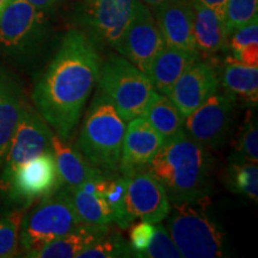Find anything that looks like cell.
Wrapping results in <instances>:
<instances>
[{
  "mask_svg": "<svg viewBox=\"0 0 258 258\" xmlns=\"http://www.w3.org/2000/svg\"><path fill=\"white\" fill-rule=\"evenodd\" d=\"M96 43L82 30L64 35L56 54L37 80L32 101L55 134L69 140L82 117L101 70Z\"/></svg>",
  "mask_w": 258,
  "mask_h": 258,
  "instance_id": "obj_1",
  "label": "cell"
},
{
  "mask_svg": "<svg viewBox=\"0 0 258 258\" xmlns=\"http://www.w3.org/2000/svg\"><path fill=\"white\" fill-rule=\"evenodd\" d=\"M212 157L185 132L165 141L147 170L165 189L171 203L203 205L211 190Z\"/></svg>",
  "mask_w": 258,
  "mask_h": 258,
  "instance_id": "obj_2",
  "label": "cell"
},
{
  "mask_svg": "<svg viewBox=\"0 0 258 258\" xmlns=\"http://www.w3.org/2000/svg\"><path fill=\"white\" fill-rule=\"evenodd\" d=\"M125 127L124 118L110 99L99 91L84 118L78 140L79 151L98 169L120 171Z\"/></svg>",
  "mask_w": 258,
  "mask_h": 258,
  "instance_id": "obj_3",
  "label": "cell"
},
{
  "mask_svg": "<svg viewBox=\"0 0 258 258\" xmlns=\"http://www.w3.org/2000/svg\"><path fill=\"white\" fill-rule=\"evenodd\" d=\"M97 83L124 121L143 116L156 93L146 73L115 54L101 64Z\"/></svg>",
  "mask_w": 258,
  "mask_h": 258,
  "instance_id": "obj_4",
  "label": "cell"
},
{
  "mask_svg": "<svg viewBox=\"0 0 258 258\" xmlns=\"http://www.w3.org/2000/svg\"><path fill=\"white\" fill-rule=\"evenodd\" d=\"M84 224L79 220L66 188L50 194L23 215L19 228V245L25 257Z\"/></svg>",
  "mask_w": 258,
  "mask_h": 258,
  "instance_id": "obj_5",
  "label": "cell"
},
{
  "mask_svg": "<svg viewBox=\"0 0 258 258\" xmlns=\"http://www.w3.org/2000/svg\"><path fill=\"white\" fill-rule=\"evenodd\" d=\"M167 228L180 257L219 258L225 254V234L195 203H172Z\"/></svg>",
  "mask_w": 258,
  "mask_h": 258,
  "instance_id": "obj_6",
  "label": "cell"
},
{
  "mask_svg": "<svg viewBox=\"0 0 258 258\" xmlns=\"http://www.w3.org/2000/svg\"><path fill=\"white\" fill-rule=\"evenodd\" d=\"M46 11L28 0H10L0 17V49L24 57L36 49L46 32Z\"/></svg>",
  "mask_w": 258,
  "mask_h": 258,
  "instance_id": "obj_7",
  "label": "cell"
},
{
  "mask_svg": "<svg viewBox=\"0 0 258 258\" xmlns=\"http://www.w3.org/2000/svg\"><path fill=\"white\" fill-rule=\"evenodd\" d=\"M53 132L37 110L25 105L2 163L0 189L5 191L14 173L22 165L50 150Z\"/></svg>",
  "mask_w": 258,
  "mask_h": 258,
  "instance_id": "obj_8",
  "label": "cell"
},
{
  "mask_svg": "<svg viewBox=\"0 0 258 258\" xmlns=\"http://www.w3.org/2000/svg\"><path fill=\"white\" fill-rule=\"evenodd\" d=\"M138 0H80L77 19L95 43L114 48L133 17Z\"/></svg>",
  "mask_w": 258,
  "mask_h": 258,
  "instance_id": "obj_9",
  "label": "cell"
},
{
  "mask_svg": "<svg viewBox=\"0 0 258 258\" xmlns=\"http://www.w3.org/2000/svg\"><path fill=\"white\" fill-rule=\"evenodd\" d=\"M164 44L165 42L153 14L138 0L133 17L114 48L147 74L154 56Z\"/></svg>",
  "mask_w": 258,
  "mask_h": 258,
  "instance_id": "obj_10",
  "label": "cell"
},
{
  "mask_svg": "<svg viewBox=\"0 0 258 258\" xmlns=\"http://www.w3.org/2000/svg\"><path fill=\"white\" fill-rule=\"evenodd\" d=\"M62 186L51 151L29 160L16 171L5 194L11 202L29 206Z\"/></svg>",
  "mask_w": 258,
  "mask_h": 258,
  "instance_id": "obj_11",
  "label": "cell"
},
{
  "mask_svg": "<svg viewBox=\"0 0 258 258\" xmlns=\"http://www.w3.org/2000/svg\"><path fill=\"white\" fill-rule=\"evenodd\" d=\"M127 183L125 212L129 221L135 219L157 224L167 217L171 202L165 189L147 169H138L123 175Z\"/></svg>",
  "mask_w": 258,
  "mask_h": 258,
  "instance_id": "obj_12",
  "label": "cell"
},
{
  "mask_svg": "<svg viewBox=\"0 0 258 258\" xmlns=\"http://www.w3.org/2000/svg\"><path fill=\"white\" fill-rule=\"evenodd\" d=\"M233 97L215 92L196 110L184 117L183 131L205 147L224 143L230 131Z\"/></svg>",
  "mask_w": 258,
  "mask_h": 258,
  "instance_id": "obj_13",
  "label": "cell"
},
{
  "mask_svg": "<svg viewBox=\"0 0 258 258\" xmlns=\"http://www.w3.org/2000/svg\"><path fill=\"white\" fill-rule=\"evenodd\" d=\"M219 82L214 67L199 59L179 77L167 97L185 117L218 91Z\"/></svg>",
  "mask_w": 258,
  "mask_h": 258,
  "instance_id": "obj_14",
  "label": "cell"
},
{
  "mask_svg": "<svg viewBox=\"0 0 258 258\" xmlns=\"http://www.w3.org/2000/svg\"><path fill=\"white\" fill-rule=\"evenodd\" d=\"M152 9L165 44L200 55L194 41L191 0H164Z\"/></svg>",
  "mask_w": 258,
  "mask_h": 258,
  "instance_id": "obj_15",
  "label": "cell"
},
{
  "mask_svg": "<svg viewBox=\"0 0 258 258\" xmlns=\"http://www.w3.org/2000/svg\"><path fill=\"white\" fill-rule=\"evenodd\" d=\"M163 144V138L144 116L128 121L122 144L120 172L128 175L132 171L146 167Z\"/></svg>",
  "mask_w": 258,
  "mask_h": 258,
  "instance_id": "obj_16",
  "label": "cell"
},
{
  "mask_svg": "<svg viewBox=\"0 0 258 258\" xmlns=\"http://www.w3.org/2000/svg\"><path fill=\"white\" fill-rule=\"evenodd\" d=\"M27 103L16 77L0 67V166Z\"/></svg>",
  "mask_w": 258,
  "mask_h": 258,
  "instance_id": "obj_17",
  "label": "cell"
},
{
  "mask_svg": "<svg viewBox=\"0 0 258 258\" xmlns=\"http://www.w3.org/2000/svg\"><path fill=\"white\" fill-rule=\"evenodd\" d=\"M50 150L55 160L61 184L69 188H79L89 180L99 178L103 175L102 170L93 166L83 156L79 150L67 144L59 135H51Z\"/></svg>",
  "mask_w": 258,
  "mask_h": 258,
  "instance_id": "obj_18",
  "label": "cell"
},
{
  "mask_svg": "<svg viewBox=\"0 0 258 258\" xmlns=\"http://www.w3.org/2000/svg\"><path fill=\"white\" fill-rule=\"evenodd\" d=\"M198 54L164 44L151 63L147 77L154 91L169 96L179 77L199 60Z\"/></svg>",
  "mask_w": 258,
  "mask_h": 258,
  "instance_id": "obj_19",
  "label": "cell"
},
{
  "mask_svg": "<svg viewBox=\"0 0 258 258\" xmlns=\"http://www.w3.org/2000/svg\"><path fill=\"white\" fill-rule=\"evenodd\" d=\"M194 9V41L199 54L214 55L227 47L224 19L214 10L191 0Z\"/></svg>",
  "mask_w": 258,
  "mask_h": 258,
  "instance_id": "obj_20",
  "label": "cell"
},
{
  "mask_svg": "<svg viewBox=\"0 0 258 258\" xmlns=\"http://www.w3.org/2000/svg\"><path fill=\"white\" fill-rule=\"evenodd\" d=\"M110 231L109 226H88L83 225L70 233L57 238L51 243L27 257L31 258H78L84 250L105 235Z\"/></svg>",
  "mask_w": 258,
  "mask_h": 258,
  "instance_id": "obj_21",
  "label": "cell"
},
{
  "mask_svg": "<svg viewBox=\"0 0 258 258\" xmlns=\"http://www.w3.org/2000/svg\"><path fill=\"white\" fill-rule=\"evenodd\" d=\"M227 93L238 97L250 105L258 102V67L247 66L235 60L227 59L219 79Z\"/></svg>",
  "mask_w": 258,
  "mask_h": 258,
  "instance_id": "obj_22",
  "label": "cell"
},
{
  "mask_svg": "<svg viewBox=\"0 0 258 258\" xmlns=\"http://www.w3.org/2000/svg\"><path fill=\"white\" fill-rule=\"evenodd\" d=\"M143 116L163 138L164 143L184 132V117L167 96L154 93Z\"/></svg>",
  "mask_w": 258,
  "mask_h": 258,
  "instance_id": "obj_23",
  "label": "cell"
},
{
  "mask_svg": "<svg viewBox=\"0 0 258 258\" xmlns=\"http://www.w3.org/2000/svg\"><path fill=\"white\" fill-rule=\"evenodd\" d=\"M71 202L79 220L88 226H109L114 222L111 208L102 196L88 192L80 188H69Z\"/></svg>",
  "mask_w": 258,
  "mask_h": 258,
  "instance_id": "obj_24",
  "label": "cell"
},
{
  "mask_svg": "<svg viewBox=\"0 0 258 258\" xmlns=\"http://www.w3.org/2000/svg\"><path fill=\"white\" fill-rule=\"evenodd\" d=\"M227 47L235 60L258 67V17L232 30L227 36Z\"/></svg>",
  "mask_w": 258,
  "mask_h": 258,
  "instance_id": "obj_25",
  "label": "cell"
},
{
  "mask_svg": "<svg viewBox=\"0 0 258 258\" xmlns=\"http://www.w3.org/2000/svg\"><path fill=\"white\" fill-rule=\"evenodd\" d=\"M230 186L234 192L246 196L251 201L258 199V166L247 160H234L228 171Z\"/></svg>",
  "mask_w": 258,
  "mask_h": 258,
  "instance_id": "obj_26",
  "label": "cell"
},
{
  "mask_svg": "<svg viewBox=\"0 0 258 258\" xmlns=\"http://www.w3.org/2000/svg\"><path fill=\"white\" fill-rule=\"evenodd\" d=\"M115 257H137L131 244L117 233L110 234V231L91 246L85 249L78 258H115Z\"/></svg>",
  "mask_w": 258,
  "mask_h": 258,
  "instance_id": "obj_27",
  "label": "cell"
},
{
  "mask_svg": "<svg viewBox=\"0 0 258 258\" xmlns=\"http://www.w3.org/2000/svg\"><path fill=\"white\" fill-rule=\"evenodd\" d=\"M125 191H127V183H125L124 176L108 177L103 199L111 208L114 221L121 228H128L129 226H132V222L129 221L127 212H125Z\"/></svg>",
  "mask_w": 258,
  "mask_h": 258,
  "instance_id": "obj_28",
  "label": "cell"
},
{
  "mask_svg": "<svg viewBox=\"0 0 258 258\" xmlns=\"http://www.w3.org/2000/svg\"><path fill=\"white\" fill-rule=\"evenodd\" d=\"M22 218V211H14L0 217V258L17 256Z\"/></svg>",
  "mask_w": 258,
  "mask_h": 258,
  "instance_id": "obj_29",
  "label": "cell"
},
{
  "mask_svg": "<svg viewBox=\"0 0 258 258\" xmlns=\"http://www.w3.org/2000/svg\"><path fill=\"white\" fill-rule=\"evenodd\" d=\"M258 17V0H227L224 12V24L228 34L234 29Z\"/></svg>",
  "mask_w": 258,
  "mask_h": 258,
  "instance_id": "obj_30",
  "label": "cell"
},
{
  "mask_svg": "<svg viewBox=\"0 0 258 258\" xmlns=\"http://www.w3.org/2000/svg\"><path fill=\"white\" fill-rule=\"evenodd\" d=\"M146 258H179L180 253L173 243L169 231L160 222L154 225L150 244L143 253Z\"/></svg>",
  "mask_w": 258,
  "mask_h": 258,
  "instance_id": "obj_31",
  "label": "cell"
},
{
  "mask_svg": "<svg viewBox=\"0 0 258 258\" xmlns=\"http://www.w3.org/2000/svg\"><path fill=\"white\" fill-rule=\"evenodd\" d=\"M238 158L235 160H247L257 163L258 160V129L256 123L247 122L241 132L237 146Z\"/></svg>",
  "mask_w": 258,
  "mask_h": 258,
  "instance_id": "obj_32",
  "label": "cell"
},
{
  "mask_svg": "<svg viewBox=\"0 0 258 258\" xmlns=\"http://www.w3.org/2000/svg\"><path fill=\"white\" fill-rule=\"evenodd\" d=\"M154 231V224L141 221L134 225L131 228V234H129V244L132 249L134 250L135 256L143 257V253L150 244L151 238H152Z\"/></svg>",
  "mask_w": 258,
  "mask_h": 258,
  "instance_id": "obj_33",
  "label": "cell"
},
{
  "mask_svg": "<svg viewBox=\"0 0 258 258\" xmlns=\"http://www.w3.org/2000/svg\"><path fill=\"white\" fill-rule=\"evenodd\" d=\"M194 2L199 3V4H202L205 6H208L212 10H214L217 14L220 16V17L224 19V12H225V6L226 2L227 0H194Z\"/></svg>",
  "mask_w": 258,
  "mask_h": 258,
  "instance_id": "obj_34",
  "label": "cell"
},
{
  "mask_svg": "<svg viewBox=\"0 0 258 258\" xmlns=\"http://www.w3.org/2000/svg\"><path fill=\"white\" fill-rule=\"evenodd\" d=\"M29 3H31L32 5L36 6L37 9L40 10H43V11H48V10H50L53 8L54 5L56 4L59 0H28Z\"/></svg>",
  "mask_w": 258,
  "mask_h": 258,
  "instance_id": "obj_35",
  "label": "cell"
},
{
  "mask_svg": "<svg viewBox=\"0 0 258 258\" xmlns=\"http://www.w3.org/2000/svg\"><path fill=\"white\" fill-rule=\"evenodd\" d=\"M143 2L145 3V4L150 5V6H151V8H152V6H154V5H157V4H159V3H161V2H164V0H143Z\"/></svg>",
  "mask_w": 258,
  "mask_h": 258,
  "instance_id": "obj_36",
  "label": "cell"
},
{
  "mask_svg": "<svg viewBox=\"0 0 258 258\" xmlns=\"http://www.w3.org/2000/svg\"><path fill=\"white\" fill-rule=\"evenodd\" d=\"M10 0H0V17H2L3 12H4V10L6 8V5H8V3Z\"/></svg>",
  "mask_w": 258,
  "mask_h": 258,
  "instance_id": "obj_37",
  "label": "cell"
}]
</instances>
